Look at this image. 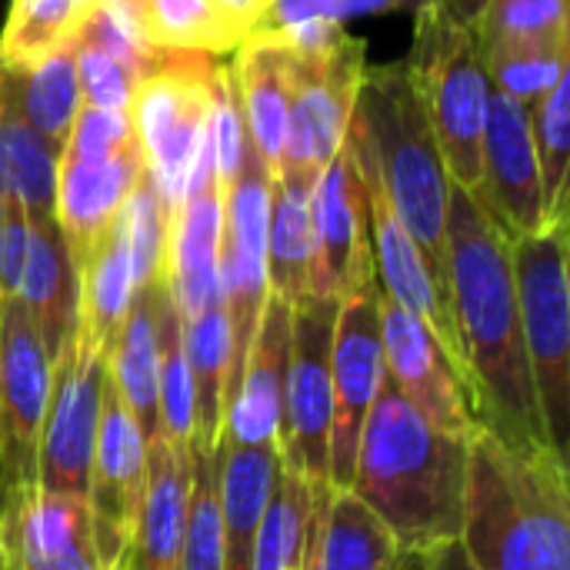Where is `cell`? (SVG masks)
I'll return each mask as SVG.
<instances>
[{"label":"cell","mask_w":570,"mask_h":570,"mask_svg":"<svg viewBox=\"0 0 570 570\" xmlns=\"http://www.w3.org/2000/svg\"><path fill=\"white\" fill-rule=\"evenodd\" d=\"M444 274L481 428L511 444H551L521 337L511 240L454 180L444 217Z\"/></svg>","instance_id":"obj_1"},{"label":"cell","mask_w":570,"mask_h":570,"mask_svg":"<svg viewBox=\"0 0 570 570\" xmlns=\"http://www.w3.org/2000/svg\"><path fill=\"white\" fill-rule=\"evenodd\" d=\"M471 438L441 431L384 381L361 431L351 491L401 551L431 554L461 538Z\"/></svg>","instance_id":"obj_2"},{"label":"cell","mask_w":570,"mask_h":570,"mask_svg":"<svg viewBox=\"0 0 570 570\" xmlns=\"http://www.w3.org/2000/svg\"><path fill=\"white\" fill-rule=\"evenodd\" d=\"M458 541L474 570H570L568 454L478 428Z\"/></svg>","instance_id":"obj_3"},{"label":"cell","mask_w":570,"mask_h":570,"mask_svg":"<svg viewBox=\"0 0 570 570\" xmlns=\"http://www.w3.org/2000/svg\"><path fill=\"white\" fill-rule=\"evenodd\" d=\"M347 144L364 190L387 204V210L417 244L434 281L448 291L444 217L451 177L404 60L364 67Z\"/></svg>","instance_id":"obj_4"},{"label":"cell","mask_w":570,"mask_h":570,"mask_svg":"<svg viewBox=\"0 0 570 570\" xmlns=\"http://www.w3.org/2000/svg\"><path fill=\"white\" fill-rule=\"evenodd\" d=\"M274 30L291 47V110L274 180L311 194L321 170L344 147L364 77V40L347 37L327 17H307Z\"/></svg>","instance_id":"obj_5"},{"label":"cell","mask_w":570,"mask_h":570,"mask_svg":"<svg viewBox=\"0 0 570 570\" xmlns=\"http://www.w3.org/2000/svg\"><path fill=\"white\" fill-rule=\"evenodd\" d=\"M404 63L438 137L448 177L468 190H478L491 77L474 27H461L421 3L411 57Z\"/></svg>","instance_id":"obj_6"},{"label":"cell","mask_w":570,"mask_h":570,"mask_svg":"<svg viewBox=\"0 0 570 570\" xmlns=\"http://www.w3.org/2000/svg\"><path fill=\"white\" fill-rule=\"evenodd\" d=\"M511 267L528 367L548 441L568 454L570 424V274L568 217L511 240Z\"/></svg>","instance_id":"obj_7"},{"label":"cell","mask_w":570,"mask_h":570,"mask_svg":"<svg viewBox=\"0 0 570 570\" xmlns=\"http://www.w3.org/2000/svg\"><path fill=\"white\" fill-rule=\"evenodd\" d=\"M214 117V67L200 53H167L130 100L147 177L174 217L194 177Z\"/></svg>","instance_id":"obj_8"},{"label":"cell","mask_w":570,"mask_h":570,"mask_svg":"<svg viewBox=\"0 0 570 570\" xmlns=\"http://www.w3.org/2000/svg\"><path fill=\"white\" fill-rule=\"evenodd\" d=\"M274 174L264 167L250 140L244 137L240 160L224 184V224H220V294L230 321V377L227 407L237 391L250 341L257 334L267 287V217H271Z\"/></svg>","instance_id":"obj_9"},{"label":"cell","mask_w":570,"mask_h":570,"mask_svg":"<svg viewBox=\"0 0 570 570\" xmlns=\"http://www.w3.org/2000/svg\"><path fill=\"white\" fill-rule=\"evenodd\" d=\"M337 301L307 297L291 314V361L284 384V414L277 434L281 468L327 488L334 387H331V341Z\"/></svg>","instance_id":"obj_10"},{"label":"cell","mask_w":570,"mask_h":570,"mask_svg":"<svg viewBox=\"0 0 570 570\" xmlns=\"http://www.w3.org/2000/svg\"><path fill=\"white\" fill-rule=\"evenodd\" d=\"M387 381L384 341H381V287L377 274H364L334 311L331 341V387H334V428L327 458V488L344 491L354 478V458L364 421Z\"/></svg>","instance_id":"obj_11"},{"label":"cell","mask_w":570,"mask_h":570,"mask_svg":"<svg viewBox=\"0 0 570 570\" xmlns=\"http://www.w3.org/2000/svg\"><path fill=\"white\" fill-rule=\"evenodd\" d=\"M50 357L17 297L0 301V521L37 491Z\"/></svg>","instance_id":"obj_12"},{"label":"cell","mask_w":570,"mask_h":570,"mask_svg":"<svg viewBox=\"0 0 570 570\" xmlns=\"http://www.w3.org/2000/svg\"><path fill=\"white\" fill-rule=\"evenodd\" d=\"M107 384L104 351L77 327L73 341L50 364V391L40 428L37 488L50 494H87L90 458L100 428Z\"/></svg>","instance_id":"obj_13"},{"label":"cell","mask_w":570,"mask_h":570,"mask_svg":"<svg viewBox=\"0 0 570 570\" xmlns=\"http://www.w3.org/2000/svg\"><path fill=\"white\" fill-rule=\"evenodd\" d=\"M147 488V438L114 384H104L100 428L87 474V514L107 570L130 568L137 514Z\"/></svg>","instance_id":"obj_14"},{"label":"cell","mask_w":570,"mask_h":570,"mask_svg":"<svg viewBox=\"0 0 570 570\" xmlns=\"http://www.w3.org/2000/svg\"><path fill=\"white\" fill-rule=\"evenodd\" d=\"M508 240L548 227L528 104L491 87L481 137V187L471 190Z\"/></svg>","instance_id":"obj_15"},{"label":"cell","mask_w":570,"mask_h":570,"mask_svg":"<svg viewBox=\"0 0 570 570\" xmlns=\"http://www.w3.org/2000/svg\"><path fill=\"white\" fill-rule=\"evenodd\" d=\"M311 297L341 301L364 274L374 271L371 227H367V194L357 174L351 144L334 154L311 190Z\"/></svg>","instance_id":"obj_16"},{"label":"cell","mask_w":570,"mask_h":570,"mask_svg":"<svg viewBox=\"0 0 570 570\" xmlns=\"http://www.w3.org/2000/svg\"><path fill=\"white\" fill-rule=\"evenodd\" d=\"M381 341L387 381L441 431L471 438L481 428L474 394L438 337L381 294Z\"/></svg>","instance_id":"obj_17"},{"label":"cell","mask_w":570,"mask_h":570,"mask_svg":"<svg viewBox=\"0 0 570 570\" xmlns=\"http://www.w3.org/2000/svg\"><path fill=\"white\" fill-rule=\"evenodd\" d=\"M220 224H224V184L217 174L214 134H207L187 194L170 217L167 230V287L180 317H194L207 304L220 301Z\"/></svg>","instance_id":"obj_18"},{"label":"cell","mask_w":570,"mask_h":570,"mask_svg":"<svg viewBox=\"0 0 570 570\" xmlns=\"http://www.w3.org/2000/svg\"><path fill=\"white\" fill-rule=\"evenodd\" d=\"M144 174L147 164L137 140L107 157H57L53 217L73 264H80L90 247L110 230Z\"/></svg>","instance_id":"obj_19"},{"label":"cell","mask_w":570,"mask_h":570,"mask_svg":"<svg viewBox=\"0 0 570 570\" xmlns=\"http://www.w3.org/2000/svg\"><path fill=\"white\" fill-rule=\"evenodd\" d=\"M0 570H107L87 501L37 488L0 521Z\"/></svg>","instance_id":"obj_20"},{"label":"cell","mask_w":570,"mask_h":570,"mask_svg":"<svg viewBox=\"0 0 570 570\" xmlns=\"http://www.w3.org/2000/svg\"><path fill=\"white\" fill-rule=\"evenodd\" d=\"M367 227H371V254H374V274H377L381 294L391 297L407 314H414L438 337V344L444 347L451 364L468 381V367H464V351H461L451 297L434 281V274L428 271L417 244L407 237V230L397 224V217L387 210V204L377 194H367Z\"/></svg>","instance_id":"obj_21"},{"label":"cell","mask_w":570,"mask_h":570,"mask_svg":"<svg viewBox=\"0 0 570 570\" xmlns=\"http://www.w3.org/2000/svg\"><path fill=\"white\" fill-rule=\"evenodd\" d=\"M291 314L294 307L281 297H267L257 334L250 341L237 391L227 407L224 441L240 448H277L284 384L291 361Z\"/></svg>","instance_id":"obj_22"},{"label":"cell","mask_w":570,"mask_h":570,"mask_svg":"<svg viewBox=\"0 0 570 570\" xmlns=\"http://www.w3.org/2000/svg\"><path fill=\"white\" fill-rule=\"evenodd\" d=\"M227 70L244 137L264 167L277 174L291 110V47L284 33L274 27L250 30L237 43L234 63Z\"/></svg>","instance_id":"obj_23"},{"label":"cell","mask_w":570,"mask_h":570,"mask_svg":"<svg viewBox=\"0 0 570 570\" xmlns=\"http://www.w3.org/2000/svg\"><path fill=\"white\" fill-rule=\"evenodd\" d=\"M17 301L23 304L27 317L33 321V331L53 364L57 354L73 341L77 311H80L77 264L70 257V247H67L53 214L30 217L27 264H23Z\"/></svg>","instance_id":"obj_24"},{"label":"cell","mask_w":570,"mask_h":570,"mask_svg":"<svg viewBox=\"0 0 570 570\" xmlns=\"http://www.w3.org/2000/svg\"><path fill=\"white\" fill-rule=\"evenodd\" d=\"M194 448H170L164 438L147 441V488L137 514V534L127 570H177L190 504Z\"/></svg>","instance_id":"obj_25"},{"label":"cell","mask_w":570,"mask_h":570,"mask_svg":"<svg viewBox=\"0 0 570 570\" xmlns=\"http://www.w3.org/2000/svg\"><path fill=\"white\" fill-rule=\"evenodd\" d=\"M277 448L217 444V498L224 524V570H250L267 501L281 481Z\"/></svg>","instance_id":"obj_26"},{"label":"cell","mask_w":570,"mask_h":570,"mask_svg":"<svg viewBox=\"0 0 570 570\" xmlns=\"http://www.w3.org/2000/svg\"><path fill=\"white\" fill-rule=\"evenodd\" d=\"M184 357L194 387V451L214 454L227 421L230 321L224 297L184 321Z\"/></svg>","instance_id":"obj_27"},{"label":"cell","mask_w":570,"mask_h":570,"mask_svg":"<svg viewBox=\"0 0 570 570\" xmlns=\"http://www.w3.org/2000/svg\"><path fill=\"white\" fill-rule=\"evenodd\" d=\"M77 277H80V311H77V327L104 351H110L137 291V271H134V254H130V240L127 230L117 220L110 224V230L90 247V254L77 264Z\"/></svg>","instance_id":"obj_28"},{"label":"cell","mask_w":570,"mask_h":570,"mask_svg":"<svg viewBox=\"0 0 570 570\" xmlns=\"http://www.w3.org/2000/svg\"><path fill=\"white\" fill-rule=\"evenodd\" d=\"M157 277L137 291L107 351V381L114 384V391L120 394L147 441L157 438Z\"/></svg>","instance_id":"obj_29"},{"label":"cell","mask_w":570,"mask_h":570,"mask_svg":"<svg viewBox=\"0 0 570 570\" xmlns=\"http://www.w3.org/2000/svg\"><path fill=\"white\" fill-rule=\"evenodd\" d=\"M0 80H3V90H7L10 104L17 107V114L60 157L67 137H70L73 117L80 110V83H77L73 43L47 53L43 60H37L27 70L0 67Z\"/></svg>","instance_id":"obj_30"},{"label":"cell","mask_w":570,"mask_h":570,"mask_svg":"<svg viewBox=\"0 0 570 570\" xmlns=\"http://www.w3.org/2000/svg\"><path fill=\"white\" fill-rule=\"evenodd\" d=\"M401 548L387 524L351 491H331L317 518V570H391Z\"/></svg>","instance_id":"obj_31"},{"label":"cell","mask_w":570,"mask_h":570,"mask_svg":"<svg viewBox=\"0 0 570 570\" xmlns=\"http://www.w3.org/2000/svg\"><path fill=\"white\" fill-rule=\"evenodd\" d=\"M311 194L284 187L274 180L271 187V217H267V287L274 297L297 307L311 297Z\"/></svg>","instance_id":"obj_32"},{"label":"cell","mask_w":570,"mask_h":570,"mask_svg":"<svg viewBox=\"0 0 570 570\" xmlns=\"http://www.w3.org/2000/svg\"><path fill=\"white\" fill-rule=\"evenodd\" d=\"M157 438L170 448H194V387L184 357V317L167 287V274L157 277Z\"/></svg>","instance_id":"obj_33"},{"label":"cell","mask_w":570,"mask_h":570,"mask_svg":"<svg viewBox=\"0 0 570 570\" xmlns=\"http://www.w3.org/2000/svg\"><path fill=\"white\" fill-rule=\"evenodd\" d=\"M137 23L164 53H234L244 33L214 7V0H140Z\"/></svg>","instance_id":"obj_34"},{"label":"cell","mask_w":570,"mask_h":570,"mask_svg":"<svg viewBox=\"0 0 570 570\" xmlns=\"http://www.w3.org/2000/svg\"><path fill=\"white\" fill-rule=\"evenodd\" d=\"M97 3L100 0H10L0 33V67L27 70L73 43Z\"/></svg>","instance_id":"obj_35"},{"label":"cell","mask_w":570,"mask_h":570,"mask_svg":"<svg viewBox=\"0 0 570 570\" xmlns=\"http://www.w3.org/2000/svg\"><path fill=\"white\" fill-rule=\"evenodd\" d=\"M474 33L481 53L570 47L568 0H488Z\"/></svg>","instance_id":"obj_36"},{"label":"cell","mask_w":570,"mask_h":570,"mask_svg":"<svg viewBox=\"0 0 570 570\" xmlns=\"http://www.w3.org/2000/svg\"><path fill=\"white\" fill-rule=\"evenodd\" d=\"M531 137L544 187L548 224L568 217V167H570V70L554 80L531 107Z\"/></svg>","instance_id":"obj_37"},{"label":"cell","mask_w":570,"mask_h":570,"mask_svg":"<svg viewBox=\"0 0 570 570\" xmlns=\"http://www.w3.org/2000/svg\"><path fill=\"white\" fill-rule=\"evenodd\" d=\"M177 570H224V524L217 498V451H194L190 504Z\"/></svg>","instance_id":"obj_38"},{"label":"cell","mask_w":570,"mask_h":570,"mask_svg":"<svg viewBox=\"0 0 570 570\" xmlns=\"http://www.w3.org/2000/svg\"><path fill=\"white\" fill-rule=\"evenodd\" d=\"M73 57H77L80 104L100 107V110H130L134 90L140 83L134 67H127L114 50H107L87 33H77Z\"/></svg>","instance_id":"obj_39"},{"label":"cell","mask_w":570,"mask_h":570,"mask_svg":"<svg viewBox=\"0 0 570 570\" xmlns=\"http://www.w3.org/2000/svg\"><path fill=\"white\" fill-rule=\"evenodd\" d=\"M134 140H137V134L130 124V110H100V107L80 104L73 127H70V137H67L60 154H67V157H107V154L130 147Z\"/></svg>","instance_id":"obj_40"},{"label":"cell","mask_w":570,"mask_h":570,"mask_svg":"<svg viewBox=\"0 0 570 570\" xmlns=\"http://www.w3.org/2000/svg\"><path fill=\"white\" fill-rule=\"evenodd\" d=\"M30 217L17 197H0V301L17 297L27 264Z\"/></svg>","instance_id":"obj_41"},{"label":"cell","mask_w":570,"mask_h":570,"mask_svg":"<svg viewBox=\"0 0 570 570\" xmlns=\"http://www.w3.org/2000/svg\"><path fill=\"white\" fill-rule=\"evenodd\" d=\"M214 7L247 37L267 17V0H214Z\"/></svg>","instance_id":"obj_42"},{"label":"cell","mask_w":570,"mask_h":570,"mask_svg":"<svg viewBox=\"0 0 570 570\" xmlns=\"http://www.w3.org/2000/svg\"><path fill=\"white\" fill-rule=\"evenodd\" d=\"M428 7H434L438 13H444L448 20L461 23V27H478L488 0H424Z\"/></svg>","instance_id":"obj_43"},{"label":"cell","mask_w":570,"mask_h":570,"mask_svg":"<svg viewBox=\"0 0 570 570\" xmlns=\"http://www.w3.org/2000/svg\"><path fill=\"white\" fill-rule=\"evenodd\" d=\"M428 570H474V564L468 561L461 541H451V544L428 554Z\"/></svg>","instance_id":"obj_44"},{"label":"cell","mask_w":570,"mask_h":570,"mask_svg":"<svg viewBox=\"0 0 570 570\" xmlns=\"http://www.w3.org/2000/svg\"><path fill=\"white\" fill-rule=\"evenodd\" d=\"M391 570H428V554L421 551H401Z\"/></svg>","instance_id":"obj_45"},{"label":"cell","mask_w":570,"mask_h":570,"mask_svg":"<svg viewBox=\"0 0 570 570\" xmlns=\"http://www.w3.org/2000/svg\"><path fill=\"white\" fill-rule=\"evenodd\" d=\"M110 3H117V7H124V10H130V13L137 17V3H140V0H110Z\"/></svg>","instance_id":"obj_46"},{"label":"cell","mask_w":570,"mask_h":570,"mask_svg":"<svg viewBox=\"0 0 570 570\" xmlns=\"http://www.w3.org/2000/svg\"><path fill=\"white\" fill-rule=\"evenodd\" d=\"M274 3H277V0H267V10H271V7H274Z\"/></svg>","instance_id":"obj_47"}]
</instances>
